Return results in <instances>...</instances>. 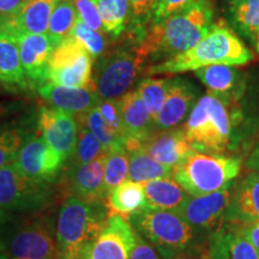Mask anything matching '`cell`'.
Here are the masks:
<instances>
[{"mask_svg":"<svg viewBox=\"0 0 259 259\" xmlns=\"http://www.w3.org/2000/svg\"><path fill=\"white\" fill-rule=\"evenodd\" d=\"M212 17L210 0H196L164 21L147 28L137 42L139 51L147 59L153 60H168L185 53L208 34Z\"/></svg>","mask_w":259,"mask_h":259,"instance_id":"6da1fadb","label":"cell"},{"mask_svg":"<svg viewBox=\"0 0 259 259\" xmlns=\"http://www.w3.org/2000/svg\"><path fill=\"white\" fill-rule=\"evenodd\" d=\"M236 101L209 93L191 111L184 132L193 150L222 155L232 148L233 127L240 120Z\"/></svg>","mask_w":259,"mask_h":259,"instance_id":"7a4b0ae2","label":"cell"},{"mask_svg":"<svg viewBox=\"0 0 259 259\" xmlns=\"http://www.w3.org/2000/svg\"><path fill=\"white\" fill-rule=\"evenodd\" d=\"M252 59L251 52L223 22L212 24L208 34L185 53L150 66L147 74L179 73L209 65H244Z\"/></svg>","mask_w":259,"mask_h":259,"instance_id":"3957f363","label":"cell"},{"mask_svg":"<svg viewBox=\"0 0 259 259\" xmlns=\"http://www.w3.org/2000/svg\"><path fill=\"white\" fill-rule=\"evenodd\" d=\"M109 210L105 203H88L69 196L61 204L56 225L57 259H80L101 232Z\"/></svg>","mask_w":259,"mask_h":259,"instance_id":"277c9868","label":"cell"},{"mask_svg":"<svg viewBox=\"0 0 259 259\" xmlns=\"http://www.w3.org/2000/svg\"><path fill=\"white\" fill-rule=\"evenodd\" d=\"M127 221L150 244L162 259H174L191 253L199 234L176 211L148 206L130 216Z\"/></svg>","mask_w":259,"mask_h":259,"instance_id":"5b68a950","label":"cell"},{"mask_svg":"<svg viewBox=\"0 0 259 259\" xmlns=\"http://www.w3.org/2000/svg\"><path fill=\"white\" fill-rule=\"evenodd\" d=\"M238 157L192 150L173 168V178L190 196L199 197L221 190L240 171Z\"/></svg>","mask_w":259,"mask_h":259,"instance_id":"8992f818","label":"cell"},{"mask_svg":"<svg viewBox=\"0 0 259 259\" xmlns=\"http://www.w3.org/2000/svg\"><path fill=\"white\" fill-rule=\"evenodd\" d=\"M145 58L138 48L120 47L97 60L93 87L101 100H118L128 92L143 70Z\"/></svg>","mask_w":259,"mask_h":259,"instance_id":"52a82bcc","label":"cell"},{"mask_svg":"<svg viewBox=\"0 0 259 259\" xmlns=\"http://www.w3.org/2000/svg\"><path fill=\"white\" fill-rule=\"evenodd\" d=\"M53 184L29 179L11 162L0 168V209L11 213L47 209L57 197Z\"/></svg>","mask_w":259,"mask_h":259,"instance_id":"ba28073f","label":"cell"},{"mask_svg":"<svg viewBox=\"0 0 259 259\" xmlns=\"http://www.w3.org/2000/svg\"><path fill=\"white\" fill-rule=\"evenodd\" d=\"M94 58L78 40L69 36L52 52L47 80L67 88H85L92 84Z\"/></svg>","mask_w":259,"mask_h":259,"instance_id":"9c48e42d","label":"cell"},{"mask_svg":"<svg viewBox=\"0 0 259 259\" xmlns=\"http://www.w3.org/2000/svg\"><path fill=\"white\" fill-rule=\"evenodd\" d=\"M9 259H54L56 231L50 218H35L15 225L6 245Z\"/></svg>","mask_w":259,"mask_h":259,"instance_id":"30bf717a","label":"cell"},{"mask_svg":"<svg viewBox=\"0 0 259 259\" xmlns=\"http://www.w3.org/2000/svg\"><path fill=\"white\" fill-rule=\"evenodd\" d=\"M236 181H231L223 189L205 196H190L176 212L198 234L210 232L222 223L223 215L234 193Z\"/></svg>","mask_w":259,"mask_h":259,"instance_id":"8fae6325","label":"cell"},{"mask_svg":"<svg viewBox=\"0 0 259 259\" xmlns=\"http://www.w3.org/2000/svg\"><path fill=\"white\" fill-rule=\"evenodd\" d=\"M135 241L136 231L131 223L118 213H109L80 259H128Z\"/></svg>","mask_w":259,"mask_h":259,"instance_id":"7c38bea8","label":"cell"},{"mask_svg":"<svg viewBox=\"0 0 259 259\" xmlns=\"http://www.w3.org/2000/svg\"><path fill=\"white\" fill-rule=\"evenodd\" d=\"M14 164L21 174L32 180L54 183L65 162L46 143L42 136L32 134L18 151Z\"/></svg>","mask_w":259,"mask_h":259,"instance_id":"4fadbf2b","label":"cell"},{"mask_svg":"<svg viewBox=\"0 0 259 259\" xmlns=\"http://www.w3.org/2000/svg\"><path fill=\"white\" fill-rule=\"evenodd\" d=\"M37 126L50 148L67 163L78 138L79 125L76 116L53 107H42L38 112Z\"/></svg>","mask_w":259,"mask_h":259,"instance_id":"5bb4252c","label":"cell"},{"mask_svg":"<svg viewBox=\"0 0 259 259\" xmlns=\"http://www.w3.org/2000/svg\"><path fill=\"white\" fill-rule=\"evenodd\" d=\"M107 154V153H106ZM106 154L88 163L69 164L65 171V186L70 196L88 203H105V160Z\"/></svg>","mask_w":259,"mask_h":259,"instance_id":"9a60e30c","label":"cell"},{"mask_svg":"<svg viewBox=\"0 0 259 259\" xmlns=\"http://www.w3.org/2000/svg\"><path fill=\"white\" fill-rule=\"evenodd\" d=\"M259 221V171L236 184L221 225L241 227Z\"/></svg>","mask_w":259,"mask_h":259,"instance_id":"2e32d148","label":"cell"},{"mask_svg":"<svg viewBox=\"0 0 259 259\" xmlns=\"http://www.w3.org/2000/svg\"><path fill=\"white\" fill-rule=\"evenodd\" d=\"M198 90L190 80L180 78L170 79L169 89L163 106L154 119L157 130L177 127L190 115L196 105Z\"/></svg>","mask_w":259,"mask_h":259,"instance_id":"e0dca14e","label":"cell"},{"mask_svg":"<svg viewBox=\"0 0 259 259\" xmlns=\"http://www.w3.org/2000/svg\"><path fill=\"white\" fill-rule=\"evenodd\" d=\"M12 31V30H11ZM22 69L30 85L38 87L47 82L48 61L53 52L47 34H16Z\"/></svg>","mask_w":259,"mask_h":259,"instance_id":"ac0fdd59","label":"cell"},{"mask_svg":"<svg viewBox=\"0 0 259 259\" xmlns=\"http://www.w3.org/2000/svg\"><path fill=\"white\" fill-rule=\"evenodd\" d=\"M38 96L53 108L70 113L74 116L83 114L101 101L93 83L85 88H67L52 82H45L36 87Z\"/></svg>","mask_w":259,"mask_h":259,"instance_id":"d6986e66","label":"cell"},{"mask_svg":"<svg viewBox=\"0 0 259 259\" xmlns=\"http://www.w3.org/2000/svg\"><path fill=\"white\" fill-rule=\"evenodd\" d=\"M149 156L163 166L176 168L193 150L183 128L162 130L142 142Z\"/></svg>","mask_w":259,"mask_h":259,"instance_id":"ffe728a7","label":"cell"},{"mask_svg":"<svg viewBox=\"0 0 259 259\" xmlns=\"http://www.w3.org/2000/svg\"><path fill=\"white\" fill-rule=\"evenodd\" d=\"M119 111L127 139L143 142L155 134L154 118L150 115L137 90H128L118 99Z\"/></svg>","mask_w":259,"mask_h":259,"instance_id":"44dd1931","label":"cell"},{"mask_svg":"<svg viewBox=\"0 0 259 259\" xmlns=\"http://www.w3.org/2000/svg\"><path fill=\"white\" fill-rule=\"evenodd\" d=\"M59 0H28L8 17L5 27L16 34H47L54 6Z\"/></svg>","mask_w":259,"mask_h":259,"instance_id":"7402d4cb","label":"cell"},{"mask_svg":"<svg viewBox=\"0 0 259 259\" xmlns=\"http://www.w3.org/2000/svg\"><path fill=\"white\" fill-rule=\"evenodd\" d=\"M209 259H259V252L235 227L221 225L210 234Z\"/></svg>","mask_w":259,"mask_h":259,"instance_id":"603a6c76","label":"cell"},{"mask_svg":"<svg viewBox=\"0 0 259 259\" xmlns=\"http://www.w3.org/2000/svg\"><path fill=\"white\" fill-rule=\"evenodd\" d=\"M196 76L209 93L239 101L245 88L244 77L231 65H209L196 70Z\"/></svg>","mask_w":259,"mask_h":259,"instance_id":"cb8c5ba5","label":"cell"},{"mask_svg":"<svg viewBox=\"0 0 259 259\" xmlns=\"http://www.w3.org/2000/svg\"><path fill=\"white\" fill-rule=\"evenodd\" d=\"M125 147L128 153L127 180L145 184L151 180L173 178V168L163 166L149 156V154L142 147V142L127 139Z\"/></svg>","mask_w":259,"mask_h":259,"instance_id":"d4e9b609","label":"cell"},{"mask_svg":"<svg viewBox=\"0 0 259 259\" xmlns=\"http://www.w3.org/2000/svg\"><path fill=\"white\" fill-rule=\"evenodd\" d=\"M0 82L17 88L30 85L22 69L17 38L8 28L0 30Z\"/></svg>","mask_w":259,"mask_h":259,"instance_id":"484cf974","label":"cell"},{"mask_svg":"<svg viewBox=\"0 0 259 259\" xmlns=\"http://www.w3.org/2000/svg\"><path fill=\"white\" fill-rule=\"evenodd\" d=\"M106 204L109 213H118L126 220L149 206L143 184L131 180H126L107 194Z\"/></svg>","mask_w":259,"mask_h":259,"instance_id":"4316f807","label":"cell"},{"mask_svg":"<svg viewBox=\"0 0 259 259\" xmlns=\"http://www.w3.org/2000/svg\"><path fill=\"white\" fill-rule=\"evenodd\" d=\"M227 18L233 29L246 40L255 42L259 36V0H228Z\"/></svg>","mask_w":259,"mask_h":259,"instance_id":"83f0119b","label":"cell"},{"mask_svg":"<svg viewBox=\"0 0 259 259\" xmlns=\"http://www.w3.org/2000/svg\"><path fill=\"white\" fill-rule=\"evenodd\" d=\"M143 185L148 205L154 209L176 211L190 197L173 178L151 180Z\"/></svg>","mask_w":259,"mask_h":259,"instance_id":"f1b7e54d","label":"cell"},{"mask_svg":"<svg viewBox=\"0 0 259 259\" xmlns=\"http://www.w3.org/2000/svg\"><path fill=\"white\" fill-rule=\"evenodd\" d=\"M101 17L105 31L120 36L131 23V5L128 0H93Z\"/></svg>","mask_w":259,"mask_h":259,"instance_id":"f546056e","label":"cell"},{"mask_svg":"<svg viewBox=\"0 0 259 259\" xmlns=\"http://www.w3.org/2000/svg\"><path fill=\"white\" fill-rule=\"evenodd\" d=\"M78 14L72 0H59L52 12L47 36L52 46L56 48L72 32L78 21Z\"/></svg>","mask_w":259,"mask_h":259,"instance_id":"4dcf8cb0","label":"cell"},{"mask_svg":"<svg viewBox=\"0 0 259 259\" xmlns=\"http://www.w3.org/2000/svg\"><path fill=\"white\" fill-rule=\"evenodd\" d=\"M128 179V153L125 144L109 149L105 160V190L108 194Z\"/></svg>","mask_w":259,"mask_h":259,"instance_id":"1f68e13d","label":"cell"},{"mask_svg":"<svg viewBox=\"0 0 259 259\" xmlns=\"http://www.w3.org/2000/svg\"><path fill=\"white\" fill-rule=\"evenodd\" d=\"M76 118L79 126L88 128L92 134L96 136V138L101 142L102 147L105 148L106 151H108L109 149L115 147V145L126 143L124 139L119 137V136L107 125V122L105 121V119L102 118L97 106L94 107L90 111L83 113V114L77 115Z\"/></svg>","mask_w":259,"mask_h":259,"instance_id":"d6a6232c","label":"cell"},{"mask_svg":"<svg viewBox=\"0 0 259 259\" xmlns=\"http://www.w3.org/2000/svg\"><path fill=\"white\" fill-rule=\"evenodd\" d=\"M31 135L23 126H0V168L15 161L22 145Z\"/></svg>","mask_w":259,"mask_h":259,"instance_id":"836d02e7","label":"cell"},{"mask_svg":"<svg viewBox=\"0 0 259 259\" xmlns=\"http://www.w3.org/2000/svg\"><path fill=\"white\" fill-rule=\"evenodd\" d=\"M169 83L170 79L163 78H144L138 83L136 90L154 119L166 101Z\"/></svg>","mask_w":259,"mask_h":259,"instance_id":"e575fe53","label":"cell"},{"mask_svg":"<svg viewBox=\"0 0 259 259\" xmlns=\"http://www.w3.org/2000/svg\"><path fill=\"white\" fill-rule=\"evenodd\" d=\"M107 151L102 147L101 142L96 138V136L92 134L88 128L79 126L78 138H77L76 148H74L72 157L70 158V164L88 163L106 154Z\"/></svg>","mask_w":259,"mask_h":259,"instance_id":"d590c367","label":"cell"},{"mask_svg":"<svg viewBox=\"0 0 259 259\" xmlns=\"http://www.w3.org/2000/svg\"><path fill=\"white\" fill-rule=\"evenodd\" d=\"M70 36L78 40L82 44V46L92 54L94 59H99L100 57L103 56V52L106 51L107 44L103 32L93 30V29L87 27L79 18Z\"/></svg>","mask_w":259,"mask_h":259,"instance_id":"8d00e7d4","label":"cell"},{"mask_svg":"<svg viewBox=\"0 0 259 259\" xmlns=\"http://www.w3.org/2000/svg\"><path fill=\"white\" fill-rule=\"evenodd\" d=\"M131 5V32L132 37L139 42L143 37L147 25L150 23L151 14L156 0H128Z\"/></svg>","mask_w":259,"mask_h":259,"instance_id":"74e56055","label":"cell"},{"mask_svg":"<svg viewBox=\"0 0 259 259\" xmlns=\"http://www.w3.org/2000/svg\"><path fill=\"white\" fill-rule=\"evenodd\" d=\"M100 113H101L102 118L105 119L107 125L111 127L116 135L121 139L126 142L127 137H126L124 124H122L120 111H119L118 100H101L97 105Z\"/></svg>","mask_w":259,"mask_h":259,"instance_id":"f35d334b","label":"cell"},{"mask_svg":"<svg viewBox=\"0 0 259 259\" xmlns=\"http://www.w3.org/2000/svg\"><path fill=\"white\" fill-rule=\"evenodd\" d=\"M72 2L80 21L93 30L105 34V28H103L101 17L97 11L95 3L93 0H72Z\"/></svg>","mask_w":259,"mask_h":259,"instance_id":"ab89813d","label":"cell"},{"mask_svg":"<svg viewBox=\"0 0 259 259\" xmlns=\"http://www.w3.org/2000/svg\"><path fill=\"white\" fill-rule=\"evenodd\" d=\"M193 2L196 0H156L151 14L150 25L160 23Z\"/></svg>","mask_w":259,"mask_h":259,"instance_id":"60d3db41","label":"cell"},{"mask_svg":"<svg viewBox=\"0 0 259 259\" xmlns=\"http://www.w3.org/2000/svg\"><path fill=\"white\" fill-rule=\"evenodd\" d=\"M128 259H162L157 251L149 242L136 232L135 246Z\"/></svg>","mask_w":259,"mask_h":259,"instance_id":"b9f144b4","label":"cell"},{"mask_svg":"<svg viewBox=\"0 0 259 259\" xmlns=\"http://www.w3.org/2000/svg\"><path fill=\"white\" fill-rule=\"evenodd\" d=\"M15 225H12V218L5 210L0 209V252L6 251L8 239Z\"/></svg>","mask_w":259,"mask_h":259,"instance_id":"7bdbcfd3","label":"cell"},{"mask_svg":"<svg viewBox=\"0 0 259 259\" xmlns=\"http://www.w3.org/2000/svg\"><path fill=\"white\" fill-rule=\"evenodd\" d=\"M248 241L253 245V247L259 252V221L250 223V225L235 227Z\"/></svg>","mask_w":259,"mask_h":259,"instance_id":"ee69618b","label":"cell"},{"mask_svg":"<svg viewBox=\"0 0 259 259\" xmlns=\"http://www.w3.org/2000/svg\"><path fill=\"white\" fill-rule=\"evenodd\" d=\"M28 0H0V12L9 17L21 9Z\"/></svg>","mask_w":259,"mask_h":259,"instance_id":"f6af8a7d","label":"cell"},{"mask_svg":"<svg viewBox=\"0 0 259 259\" xmlns=\"http://www.w3.org/2000/svg\"><path fill=\"white\" fill-rule=\"evenodd\" d=\"M8 112H9V107L3 105V103H0V119L4 118V116L8 114Z\"/></svg>","mask_w":259,"mask_h":259,"instance_id":"bcb514c9","label":"cell"},{"mask_svg":"<svg viewBox=\"0 0 259 259\" xmlns=\"http://www.w3.org/2000/svg\"><path fill=\"white\" fill-rule=\"evenodd\" d=\"M174 259H200L198 257H196V255H192V252L191 253H185V254H181L179 257L174 258Z\"/></svg>","mask_w":259,"mask_h":259,"instance_id":"7dc6e473","label":"cell"},{"mask_svg":"<svg viewBox=\"0 0 259 259\" xmlns=\"http://www.w3.org/2000/svg\"><path fill=\"white\" fill-rule=\"evenodd\" d=\"M6 22H8V17H6V16H4L2 14V12H0V30H2V29L5 27Z\"/></svg>","mask_w":259,"mask_h":259,"instance_id":"c3c4849f","label":"cell"},{"mask_svg":"<svg viewBox=\"0 0 259 259\" xmlns=\"http://www.w3.org/2000/svg\"><path fill=\"white\" fill-rule=\"evenodd\" d=\"M0 259H9L8 254H6L5 252H0Z\"/></svg>","mask_w":259,"mask_h":259,"instance_id":"681fc988","label":"cell"},{"mask_svg":"<svg viewBox=\"0 0 259 259\" xmlns=\"http://www.w3.org/2000/svg\"><path fill=\"white\" fill-rule=\"evenodd\" d=\"M255 47H257V52L259 53V36L257 38V44H255Z\"/></svg>","mask_w":259,"mask_h":259,"instance_id":"f907efd6","label":"cell"},{"mask_svg":"<svg viewBox=\"0 0 259 259\" xmlns=\"http://www.w3.org/2000/svg\"><path fill=\"white\" fill-rule=\"evenodd\" d=\"M54 259H57V258H54Z\"/></svg>","mask_w":259,"mask_h":259,"instance_id":"816d5d0a","label":"cell"}]
</instances>
